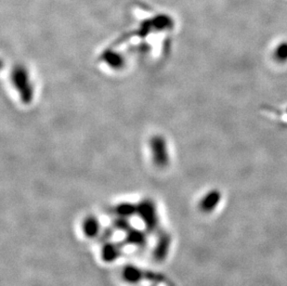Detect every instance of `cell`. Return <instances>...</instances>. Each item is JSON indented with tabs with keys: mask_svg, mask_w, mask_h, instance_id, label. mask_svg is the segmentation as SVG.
Wrapping results in <instances>:
<instances>
[{
	"mask_svg": "<svg viewBox=\"0 0 287 286\" xmlns=\"http://www.w3.org/2000/svg\"><path fill=\"white\" fill-rule=\"evenodd\" d=\"M274 57L278 61H286L287 60V43L283 42L278 45L276 49L274 50Z\"/></svg>",
	"mask_w": 287,
	"mask_h": 286,
	"instance_id": "obj_1",
	"label": "cell"
}]
</instances>
